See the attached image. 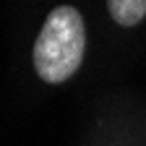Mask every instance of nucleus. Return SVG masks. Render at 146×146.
<instances>
[{
  "label": "nucleus",
  "instance_id": "nucleus-1",
  "mask_svg": "<svg viewBox=\"0 0 146 146\" xmlns=\"http://www.w3.org/2000/svg\"><path fill=\"white\" fill-rule=\"evenodd\" d=\"M84 47L86 31L81 13L70 5H58L34 42V68L39 78L47 84L68 81L84 60Z\"/></svg>",
  "mask_w": 146,
  "mask_h": 146
},
{
  "label": "nucleus",
  "instance_id": "nucleus-2",
  "mask_svg": "<svg viewBox=\"0 0 146 146\" xmlns=\"http://www.w3.org/2000/svg\"><path fill=\"white\" fill-rule=\"evenodd\" d=\"M107 5L120 26H136L146 16V0H107Z\"/></svg>",
  "mask_w": 146,
  "mask_h": 146
}]
</instances>
